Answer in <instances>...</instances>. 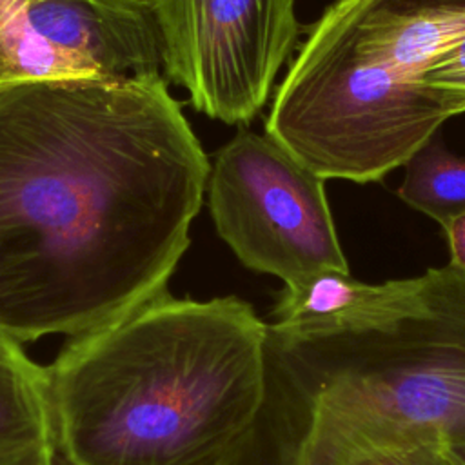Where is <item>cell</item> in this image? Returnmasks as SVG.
Returning <instances> with one entry per match:
<instances>
[{
  "instance_id": "2",
  "label": "cell",
  "mask_w": 465,
  "mask_h": 465,
  "mask_svg": "<svg viewBox=\"0 0 465 465\" xmlns=\"http://www.w3.org/2000/svg\"><path fill=\"white\" fill-rule=\"evenodd\" d=\"M267 322L236 298L167 291L71 338L45 367L71 465H225L265 392Z\"/></svg>"
},
{
  "instance_id": "15",
  "label": "cell",
  "mask_w": 465,
  "mask_h": 465,
  "mask_svg": "<svg viewBox=\"0 0 465 465\" xmlns=\"http://www.w3.org/2000/svg\"><path fill=\"white\" fill-rule=\"evenodd\" d=\"M445 236L449 243V252H450V262L454 269L465 274V214L454 218L449 222L445 227Z\"/></svg>"
},
{
  "instance_id": "13",
  "label": "cell",
  "mask_w": 465,
  "mask_h": 465,
  "mask_svg": "<svg viewBox=\"0 0 465 465\" xmlns=\"http://www.w3.org/2000/svg\"><path fill=\"white\" fill-rule=\"evenodd\" d=\"M416 78L447 94L458 113H465V36L432 56Z\"/></svg>"
},
{
  "instance_id": "4",
  "label": "cell",
  "mask_w": 465,
  "mask_h": 465,
  "mask_svg": "<svg viewBox=\"0 0 465 465\" xmlns=\"http://www.w3.org/2000/svg\"><path fill=\"white\" fill-rule=\"evenodd\" d=\"M458 114L452 100L361 51L331 5L276 91L265 131L323 180H381Z\"/></svg>"
},
{
  "instance_id": "11",
  "label": "cell",
  "mask_w": 465,
  "mask_h": 465,
  "mask_svg": "<svg viewBox=\"0 0 465 465\" xmlns=\"http://www.w3.org/2000/svg\"><path fill=\"white\" fill-rule=\"evenodd\" d=\"M398 196L445 227L465 214V158L434 134L405 162Z\"/></svg>"
},
{
  "instance_id": "18",
  "label": "cell",
  "mask_w": 465,
  "mask_h": 465,
  "mask_svg": "<svg viewBox=\"0 0 465 465\" xmlns=\"http://www.w3.org/2000/svg\"><path fill=\"white\" fill-rule=\"evenodd\" d=\"M22 2H29V0H22Z\"/></svg>"
},
{
  "instance_id": "7",
  "label": "cell",
  "mask_w": 465,
  "mask_h": 465,
  "mask_svg": "<svg viewBox=\"0 0 465 465\" xmlns=\"http://www.w3.org/2000/svg\"><path fill=\"white\" fill-rule=\"evenodd\" d=\"M31 35L60 78H158L160 36L149 0L22 2Z\"/></svg>"
},
{
  "instance_id": "9",
  "label": "cell",
  "mask_w": 465,
  "mask_h": 465,
  "mask_svg": "<svg viewBox=\"0 0 465 465\" xmlns=\"http://www.w3.org/2000/svg\"><path fill=\"white\" fill-rule=\"evenodd\" d=\"M361 51L416 76L465 36V0H336Z\"/></svg>"
},
{
  "instance_id": "10",
  "label": "cell",
  "mask_w": 465,
  "mask_h": 465,
  "mask_svg": "<svg viewBox=\"0 0 465 465\" xmlns=\"http://www.w3.org/2000/svg\"><path fill=\"white\" fill-rule=\"evenodd\" d=\"M54 443L47 371L0 334V454Z\"/></svg>"
},
{
  "instance_id": "12",
  "label": "cell",
  "mask_w": 465,
  "mask_h": 465,
  "mask_svg": "<svg viewBox=\"0 0 465 465\" xmlns=\"http://www.w3.org/2000/svg\"><path fill=\"white\" fill-rule=\"evenodd\" d=\"M44 60L22 0H0V85L44 78Z\"/></svg>"
},
{
  "instance_id": "8",
  "label": "cell",
  "mask_w": 465,
  "mask_h": 465,
  "mask_svg": "<svg viewBox=\"0 0 465 465\" xmlns=\"http://www.w3.org/2000/svg\"><path fill=\"white\" fill-rule=\"evenodd\" d=\"M425 309V280L365 283L349 271L323 269L285 283L267 323L292 341L385 331Z\"/></svg>"
},
{
  "instance_id": "5",
  "label": "cell",
  "mask_w": 465,
  "mask_h": 465,
  "mask_svg": "<svg viewBox=\"0 0 465 465\" xmlns=\"http://www.w3.org/2000/svg\"><path fill=\"white\" fill-rule=\"evenodd\" d=\"M207 189L216 231L245 267L283 283L349 271L325 180L267 133L245 129L222 147Z\"/></svg>"
},
{
  "instance_id": "6",
  "label": "cell",
  "mask_w": 465,
  "mask_h": 465,
  "mask_svg": "<svg viewBox=\"0 0 465 465\" xmlns=\"http://www.w3.org/2000/svg\"><path fill=\"white\" fill-rule=\"evenodd\" d=\"M162 65L196 111L249 124L296 45L294 0H149Z\"/></svg>"
},
{
  "instance_id": "17",
  "label": "cell",
  "mask_w": 465,
  "mask_h": 465,
  "mask_svg": "<svg viewBox=\"0 0 465 465\" xmlns=\"http://www.w3.org/2000/svg\"><path fill=\"white\" fill-rule=\"evenodd\" d=\"M54 465H71L67 460H64L58 452H56V456H54Z\"/></svg>"
},
{
  "instance_id": "16",
  "label": "cell",
  "mask_w": 465,
  "mask_h": 465,
  "mask_svg": "<svg viewBox=\"0 0 465 465\" xmlns=\"http://www.w3.org/2000/svg\"><path fill=\"white\" fill-rule=\"evenodd\" d=\"M443 454L450 465H465V447L443 443Z\"/></svg>"
},
{
  "instance_id": "3",
  "label": "cell",
  "mask_w": 465,
  "mask_h": 465,
  "mask_svg": "<svg viewBox=\"0 0 465 465\" xmlns=\"http://www.w3.org/2000/svg\"><path fill=\"white\" fill-rule=\"evenodd\" d=\"M423 280L425 309L385 331L292 341L267 327V376L314 421L465 447V274Z\"/></svg>"
},
{
  "instance_id": "1",
  "label": "cell",
  "mask_w": 465,
  "mask_h": 465,
  "mask_svg": "<svg viewBox=\"0 0 465 465\" xmlns=\"http://www.w3.org/2000/svg\"><path fill=\"white\" fill-rule=\"evenodd\" d=\"M209 173L162 76L0 85V334L74 338L167 291Z\"/></svg>"
},
{
  "instance_id": "14",
  "label": "cell",
  "mask_w": 465,
  "mask_h": 465,
  "mask_svg": "<svg viewBox=\"0 0 465 465\" xmlns=\"http://www.w3.org/2000/svg\"><path fill=\"white\" fill-rule=\"evenodd\" d=\"M54 443H40L0 454V465H54Z\"/></svg>"
}]
</instances>
